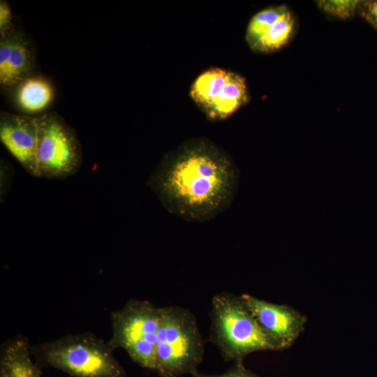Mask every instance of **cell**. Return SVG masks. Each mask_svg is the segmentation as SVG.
I'll list each match as a JSON object with an SVG mask.
<instances>
[{
  "label": "cell",
  "instance_id": "6da1fadb",
  "mask_svg": "<svg viewBox=\"0 0 377 377\" xmlns=\"http://www.w3.org/2000/svg\"><path fill=\"white\" fill-rule=\"evenodd\" d=\"M238 182L239 172L226 153L193 140L165 156L147 185L170 214L204 222L228 209Z\"/></svg>",
  "mask_w": 377,
  "mask_h": 377
},
{
  "label": "cell",
  "instance_id": "7a4b0ae2",
  "mask_svg": "<svg viewBox=\"0 0 377 377\" xmlns=\"http://www.w3.org/2000/svg\"><path fill=\"white\" fill-rule=\"evenodd\" d=\"M210 340L228 362H243L249 354L281 350L278 343L260 326L239 295L228 293L212 300Z\"/></svg>",
  "mask_w": 377,
  "mask_h": 377
},
{
  "label": "cell",
  "instance_id": "3957f363",
  "mask_svg": "<svg viewBox=\"0 0 377 377\" xmlns=\"http://www.w3.org/2000/svg\"><path fill=\"white\" fill-rule=\"evenodd\" d=\"M205 346L193 313L177 306L162 307L155 371L161 377L195 374L202 362Z\"/></svg>",
  "mask_w": 377,
  "mask_h": 377
},
{
  "label": "cell",
  "instance_id": "277c9868",
  "mask_svg": "<svg viewBox=\"0 0 377 377\" xmlns=\"http://www.w3.org/2000/svg\"><path fill=\"white\" fill-rule=\"evenodd\" d=\"M112 350L89 334L65 336L38 348L45 362L75 377H122L124 370Z\"/></svg>",
  "mask_w": 377,
  "mask_h": 377
},
{
  "label": "cell",
  "instance_id": "5b68a950",
  "mask_svg": "<svg viewBox=\"0 0 377 377\" xmlns=\"http://www.w3.org/2000/svg\"><path fill=\"white\" fill-rule=\"evenodd\" d=\"M162 307L149 301L130 300L111 315L110 348L124 349L143 368L155 371V353Z\"/></svg>",
  "mask_w": 377,
  "mask_h": 377
},
{
  "label": "cell",
  "instance_id": "8992f818",
  "mask_svg": "<svg viewBox=\"0 0 377 377\" xmlns=\"http://www.w3.org/2000/svg\"><path fill=\"white\" fill-rule=\"evenodd\" d=\"M36 177L64 179L82 163V149L74 130L55 112L38 117Z\"/></svg>",
  "mask_w": 377,
  "mask_h": 377
},
{
  "label": "cell",
  "instance_id": "52a82bcc",
  "mask_svg": "<svg viewBox=\"0 0 377 377\" xmlns=\"http://www.w3.org/2000/svg\"><path fill=\"white\" fill-rule=\"evenodd\" d=\"M191 96L209 119L228 118L249 101L245 79L219 68L207 70L194 80Z\"/></svg>",
  "mask_w": 377,
  "mask_h": 377
},
{
  "label": "cell",
  "instance_id": "ba28073f",
  "mask_svg": "<svg viewBox=\"0 0 377 377\" xmlns=\"http://www.w3.org/2000/svg\"><path fill=\"white\" fill-rule=\"evenodd\" d=\"M239 297L260 326L278 343L281 350L291 346L303 332L307 318L293 307L245 293Z\"/></svg>",
  "mask_w": 377,
  "mask_h": 377
},
{
  "label": "cell",
  "instance_id": "9c48e42d",
  "mask_svg": "<svg viewBox=\"0 0 377 377\" xmlns=\"http://www.w3.org/2000/svg\"><path fill=\"white\" fill-rule=\"evenodd\" d=\"M38 138V117L1 113L0 140L2 145L34 177H36Z\"/></svg>",
  "mask_w": 377,
  "mask_h": 377
},
{
  "label": "cell",
  "instance_id": "30bf717a",
  "mask_svg": "<svg viewBox=\"0 0 377 377\" xmlns=\"http://www.w3.org/2000/svg\"><path fill=\"white\" fill-rule=\"evenodd\" d=\"M33 47L24 34L15 31L0 40V84L13 88L32 75Z\"/></svg>",
  "mask_w": 377,
  "mask_h": 377
},
{
  "label": "cell",
  "instance_id": "8fae6325",
  "mask_svg": "<svg viewBox=\"0 0 377 377\" xmlns=\"http://www.w3.org/2000/svg\"><path fill=\"white\" fill-rule=\"evenodd\" d=\"M15 87V104L21 111L27 114L43 112L54 98L52 84L41 75H31Z\"/></svg>",
  "mask_w": 377,
  "mask_h": 377
},
{
  "label": "cell",
  "instance_id": "7c38bea8",
  "mask_svg": "<svg viewBox=\"0 0 377 377\" xmlns=\"http://www.w3.org/2000/svg\"><path fill=\"white\" fill-rule=\"evenodd\" d=\"M0 377H40L32 361L29 346L22 339L5 346L1 357Z\"/></svg>",
  "mask_w": 377,
  "mask_h": 377
},
{
  "label": "cell",
  "instance_id": "4fadbf2b",
  "mask_svg": "<svg viewBox=\"0 0 377 377\" xmlns=\"http://www.w3.org/2000/svg\"><path fill=\"white\" fill-rule=\"evenodd\" d=\"M295 17L290 10L280 20L268 25L250 47L259 52H272L286 45L294 34Z\"/></svg>",
  "mask_w": 377,
  "mask_h": 377
},
{
  "label": "cell",
  "instance_id": "5bb4252c",
  "mask_svg": "<svg viewBox=\"0 0 377 377\" xmlns=\"http://www.w3.org/2000/svg\"><path fill=\"white\" fill-rule=\"evenodd\" d=\"M290 10L286 5H280L265 8L255 14L251 19L246 31V40L249 47L255 43L269 24L281 19Z\"/></svg>",
  "mask_w": 377,
  "mask_h": 377
},
{
  "label": "cell",
  "instance_id": "9a60e30c",
  "mask_svg": "<svg viewBox=\"0 0 377 377\" xmlns=\"http://www.w3.org/2000/svg\"><path fill=\"white\" fill-rule=\"evenodd\" d=\"M363 1L360 0H320L318 7L324 13L335 18L348 20L360 14Z\"/></svg>",
  "mask_w": 377,
  "mask_h": 377
},
{
  "label": "cell",
  "instance_id": "2e32d148",
  "mask_svg": "<svg viewBox=\"0 0 377 377\" xmlns=\"http://www.w3.org/2000/svg\"><path fill=\"white\" fill-rule=\"evenodd\" d=\"M16 31L13 24V15L8 3L4 0L0 1V38L3 39Z\"/></svg>",
  "mask_w": 377,
  "mask_h": 377
},
{
  "label": "cell",
  "instance_id": "e0dca14e",
  "mask_svg": "<svg viewBox=\"0 0 377 377\" xmlns=\"http://www.w3.org/2000/svg\"><path fill=\"white\" fill-rule=\"evenodd\" d=\"M191 377H258L256 374L248 369L243 362H234V364L226 372L218 375H205L199 372L192 375Z\"/></svg>",
  "mask_w": 377,
  "mask_h": 377
},
{
  "label": "cell",
  "instance_id": "ac0fdd59",
  "mask_svg": "<svg viewBox=\"0 0 377 377\" xmlns=\"http://www.w3.org/2000/svg\"><path fill=\"white\" fill-rule=\"evenodd\" d=\"M360 15L377 31V0L363 1Z\"/></svg>",
  "mask_w": 377,
  "mask_h": 377
}]
</instances>
